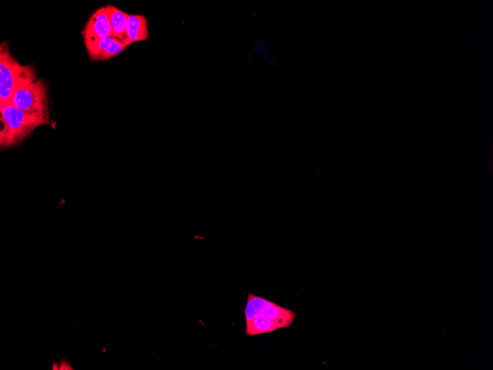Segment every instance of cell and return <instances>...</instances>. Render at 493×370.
<instances>
[{"label":"cell","mask_w":493,"mask_h":370,"mask_svg":"<svg viewBox=\"0 0 493 370\" xmlns=\"http://www.w3.org/2000/svg\"><path fill=\"white\" fill-rule=\"evenodd\" d=\"M0 145L8 148L20 144L38 126L49 124V120L24 112L14 105L0 106Z\"/></svg>","instance_id":"cell-1"},{"label":"cell","mask_w":493,"mask_h":370,"mask_svg":"<svg viewBox=\"0 0 493 370\" xmlns=\"http://www.w3.org/2000/svg\"><path fill=\"white\" fill-rule=\"evenodd\" d=\"M36 80L35 69L21 65L11 55L8 44L3 43L0 45V106L10 104L20 89Z\"/></svg>","instance_id":"cell-2"},{"label":"cell","mask_w":493,"mask_h":370,"mask_svg":"<svg viewBox=\"0 0 493 370\" xmlns=\"http://www.w3.org/2000/svg\"><path fill=\"white\" fill-rule=\"evenodd\" d=\"M10 103L26 113L50 121L47 86L41 80L20 89Z\"/></svg>","instance_id":"cell-3"},{"label":"cell","mask_w":493,"mask_h":370,"mask_svg":"<svg viewBox=\"0 0 493 370\" xmlns=\"http://www.w3.org/2000/svg\"><path fill=\"white\" fill-rule=\"evenodd\" d=\"M84 40L88 54L94 61L108 60L119 55L127 48L122 41L113 36Z\"/></svg>","instance_id":"cell-4"},{"label":"cell","mask_w":493,"mask_h":370,"mask_svg":"<svg viewBox=\"0 0 493 370\" xmlns=\"http://www.w3.org/2000/svg\"><path fill=\"white\" fill-rule=\"evenodd\" d=\"M82 34L84 39H102V38L112 36L106 7H101L94 13Z\"/></svg>","instance_id":"cell-5"},{"label":"cell","mask_w":493,"mask_h":370,"mask_svg":"<svg viewBox=\"0 0 493 370\" xmlns=\"http://www.w3.org/2000/svg\"><path fill=\"white\" fill-rule=\"evenodd\" d=\"M149 39L148 20L144 15H128L126 28L124 44L129 45Z\"/></svg>","instance_id":"cell-6"},{"label":"cell","mask_w":493,"mask_h":370,"mask_svg":"<svg viewBox=\"0 0 493 370\" xmlns=\"http://www.w3.org/2000/svg\"><path fill=\"white\" fill-rule=\"evenodd\" d=\"M105 7L111 24L112 36L124 43L128 15L112 5H108Z\"/></svg>","instance_id":"cell-7"},{"label":"cell","mask_w":493,"mask_h":370,"mask_svg":"<svg viewBox=\"0 0 493 370\" xmlns=\"http://www.w3.org/2000/svg\"><path fill=\"white\" fill-rule=\"evenodd\" d=\"M260 315H263L270 318V320L276 322L281 329L289 328L297 316L294 311L282 308L280 305L275 303L264 310Z\"/></svg>","instance_id":"cell-8"},{"label":"cell","mask_w":493,"mask_h":370,"mask_svg":"<svg viewBox=\"0 0 493 370\" xmlns=\"http://www.w3.org/2000/svg\"><path fill=\"white\" fill-rule=\"evenodd\" d=\"M279 329L281 327L276 322L263 315H258L246 323L245 334L249 336L262 335L272 333Z\"/></svg>","instance_id":"cell-9"},{"label":"cell","mask_w":493,"mask_h":370,"mask_svg":"<svg viewBox=\"0 0 493 370\" xmlns=\"http://www.w3.org/2000/svg\"><path fill=\"white\" fill-rule=\"evenodd\" d=\"M274 302H272L265 298L257 297L253 293H249L248 302L244 311L245 322L248 323L253 318L262 313L266 309L270 307Z\"/></svg>","instance_id":"cell-10"},{"label":"cell","mask_w":493,"mask_h":370,"mask_svg":"<svg viewBox=\"0 0 493 370\" xmlns=\"http://www.w3.org/2000/svg\"><path fill=\"white\" fill-rule=\"evenodd\" d=\"M68 364H70L68 362H66V363H64V362L62 361V362H61V367H60V368H61L60 369H73L72 367H68V366L67 367V365H68Z\"/></svg>","instance_id":"cell-11"}]
</instances>
